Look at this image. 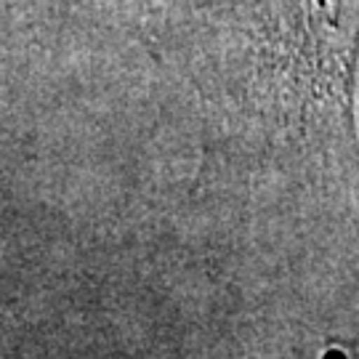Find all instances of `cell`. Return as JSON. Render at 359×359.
I'll list each match as a JSON object with an SVG mask.
<instances>
[{"instance_id":"obj_1","label":"cell","mask_w":359,"mask_h":359,"mask_svg":"<svg viewBox=\"0 0 359 359\" xmlns=\"http://www.w3.org/2000/svg\"><path fill=\"white\" fill-rule=\"evenodd\" d=\"M243 179L359 192V0H170L147 59Z\"/></svg>"},{"instance_id":"obj_2","label":"cell","mask_w":359,"mask_h":359,"mask_svg":"<svg viewBox=\"0 0 359 359\" xmlns=\"http://www.w3.org/2000/svg\"><path fill=\"white\" fill-rule=\"evenodd\" d=\"M170 0H3V69L48 59L53 65L139 53L147 59L154 25Z\"/></svg>"}]
</instances>
